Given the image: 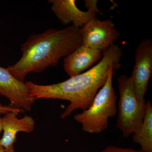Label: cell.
<instances>
[{"instance_id": "obj_1", "label": "cell", "mask_w": 152, "mask_h": 152, "mask_svg": "<svg viewBox=\"0 0 152 152\" xmlns=\"http://www.w3.org/2000/svg\"><path fill=\"white\" fill-rule=\"evenodd\" d=\"M123 56L119 46L112 45L103 52L100 61L84 73L64 81L49 85H41L31 81L26 82L31 95L36 100L53 99L66 100L69 104L61 115L64 119L78 109L83 111L92 104L100 88L103 86L110 71L119 69Z\"/></svg>"}, {"instance_id": "obj_2", "label": "cell", "mask_w": 152, "mask_h": 152, "mask_svg": "<svg viewBox=\"0 0 152 152\" xmlns=\"http://www.w3.org/2000/svg\"><path fill=\"white\" fill-rule=\"evenodd\" d=\"M82 43L80 28L71 26L63 29H49L29 36L21 45V58L7 69L16 79L24 82L28 74L56 66L61 58L68 56Z\"/></svg>"}, {"instance_id": "obj_3", "label": "cell", "mask_w": 152, "mask_h": 152, "mask_svg": "<svg viewBox=\"0 0 152 152\" xmlns=\"http://www.w3.org/2000/svg\"><path fill=\"white\" fill-rule=\"evenodd\" d=\"M114 71L113 69L110 71L105 83L98 91L89 107L74 116L86 132H102L107 129L109 119L116 115L117 97L113 85Z\"/></svg>"}, {"instance_id": "obj_4", "label": "cell", "mask_w": 152, "mask_h": 152, "mask_svg": "<svg viewBox=\"0 0 152 152\" xmlns=\"http://www.w3.org/2000/svg\"><path fill=\"white\" fill-rule=\"evenodd\" d=\"M117 82L119 100L116 126L123 137L127 138L142 124L145 115L146 102L141 103L137 99L131 77L121 75Z\"/></svg>"}, {"instance_id": "obj_5", "label": "cell", "mask_w": 152, "mask_h": 152, "mask_svg": "<svg viewBox=\"0 0 152 152\" xmlns=\"http://www.w3.org/2000/svg\"><path fill=\"white\" fill-rule=\"evenodd\" d=\"M82 45L103 52L118 39L120 34L111 20H101L96 17L80 28Z\"/></svg>"}, {"instance_id": "obj_6", "label": "cell", "mask_w": 152, "mask_h": 152, "mask_svg": "<svg viewBox=\"0 0 152 152\" xmlns=\"http://www.w3.org/2000/svg\"><path fill=\"white\" fill-rule=\"evenodd\" d=\"M87 11L81 10L77 7L75 0H49L52 11L62 24L72 23L76 27L81 28L96 14L101 13L98 9L97 1H85Z\"/></svg>"}, {"instance_id": "obj_7", "label": "cell", "mask_w": 152, "mask_h": 152, "mask_svg": "<svg viewBox=\"0 0 152 152\" xmlns=\"http://www.w3.org/2000/svg\"><path fill=\"white\" fill-rule=\"evenodd\" d=\"M135 63L131 76L137 99L141 103L152 74V42L150 39L141 42L136 49Z\"/></svg>"}, {"instance_id": "obj_8", "label": "cell", "mask_w": 152, "mask_h": 152, "mask_svg": "<svg viewBox=\"0 0 152 152\" xmlns=\"http://www.w3.org/2000/svg\"><path fill=\"white\" fill-rule=\"evenodd\" d=\"M0 95L8 99L11 106L29 112L36 100L26 83L16 79L7 68L1 66Z\"/></svg>"}, {"instance_id": "obj_9", "label": "cell", "mask_w": 152, "mask_h": 152, "mask_svg": "<svg viewBox=\"0 0 152 152\" xmlns=\"http://www.w3.org/2000/svg\"><path fill=\"white\" fill-rule=\"evenodd\" d=\"M18 115L14 112H9L2 118L4 132L0 139V145L3 147L5 152H15L14 144L18 133H30L34 129L36 123L32 117L26 115L19 118Z\"/></svg>"}, {"instance_id": "obj_10", "label": "cell", "mask_w": 152, "mask_h": 152, "mask_svg": "<svg viewBox=\"0 0 152 152\" xmlns=\"http://www.w3.org/2000/svg\"><path fill=\"white\" fill-rule=\"evenodd\" d=\"M102 53L81 45L64 58V70L70 77L78 75L100 59Z\"/></svg>"}, {"instance_id": "obj_11", "label": "cell", "mask_w": 152, "mask_h": 152, "mask_svg": "<svg viewBox=\"0 0 152 152\" xmlns=\"http://www.w3.org/2000/svg\"><path fill=\"white\" fill-rule=\"evenodd\" d=\"M132 140L138 144L144 152H152V105L151 101L146 102L145 115L142 124L133 134Z\"/></svg>"}, {"instance_id": "obj_12", "label": "cell", "mask_w": 152, "mask_h": 152, "mask_svg": "<svg viewBox=\"0 0 152 152\" xmlns=\"http://www.w3.org/2000/svg\"><path fill=\"white\" fill-rule=\"evenodd\" d=\"M99 152H144L142 150H137L132 148H123L109 146L106 147L102 151Z\"/></svg>"}, {"instance_id": "obj_13", "label": "cell", "mask_w": 152, "mask_h": 152, "mask_svg": "<svg viewBox=\"0 0 152 152\" xmlns=\"http://www.w3.org/2000/svg\"><path fill=\"white\" fill-rule=\"evenodd\" d=\"M23 112L24 110L14 107L10 105H9L8 106H4L1 103H0V114H1L5 115L9 112H14L19 115V114L23 113Z\"/></svg>"}, {"instance_id": "obj_14", "label": "cell", "mask_w": 152, "mask_h": 152, "mask_svg": "<svg viewBox=\"0 0 152 152\" xmlns=\"http://www.w3.org/2000/svg\"><path fill=\"white\" fill-rule=\"evenodd\" d=\"M1 114H0V134H1V132L3 131V122L2 118L1 116Z\"/></svg>"}, {"instance_id": "obj_15", "label": "cell", "mask_w": 152, "mask_h": 152, "mask_svg": "<svg viewBox=\"0 0 152 152\" xmlns=\"http://www.w3.org/2000/svg\"><path fill=\"white\" fill-rule=\"evenodd\" d=\"M0 152H5L4 148L1 145H0Z\"/></svg>"}]
</instances>
